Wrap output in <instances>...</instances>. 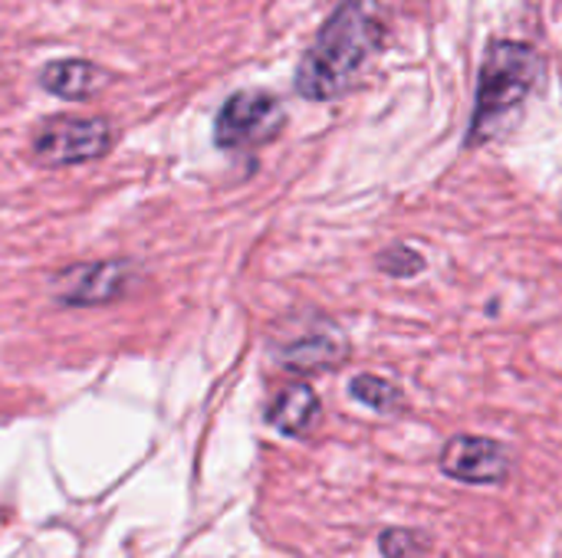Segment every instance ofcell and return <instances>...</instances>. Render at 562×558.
I'll return each mask as SVG.
<instances>
[{"instance_id": "cell-1", "label": "cell", "mask_w": 562, "mask_h": 558, "mask_svg": "<svg viewBox=\"0 0 562 558\" xmlns=\"http://www.w3.org/2000/svg\"><path fill=\"white\" fill-rule=\"evenodd\" d=\"M379 46L382 23L372 13L369 0H342L306 49L296 69V92L310 102L346 95L369 59L379 53Z\"/></svg>"}, {"instance_id": "cell-2", "label": "cell", "mask_w": 562, "mask_h": 558, "mask_svg": "<svg viewBox=\"0 0 562 558\" xmlns=\"http://www.w3.org/2000/svg\"><path fill=\"white\" fill-rule=\"evenodd\" d=\"M543 79V56L517 39H501L487 49L474 99V118H471V141H491L497 138L514 115L524 109L530 92Z\"/></svg>"}, {"instance_id": "cell-3", "label": "cell", "mask_w": 562, "mask_h": 558, "mask_svg": "<svg viewBox=\"0 0 562 558\" xmlns=\"http://www.w3.org/2000/svg\"><path fill=\"white\" fill-rule=\"evenodd\" d=\"M115 145V128L109 118H86V115H56L43 122L33 135V155L40 164L69 168L89 164L109 155Z\"/></svg>"}, {"instance_id": "cell-4", "label": "cell", "mask_w": 562, "mask_h": 558, "mask_svg": "<svg viewBox=\"0 0 562 558\" xmlns=\"http://www.w3.org/2000/svg\"><path fill=\"white\" fill-rule=\"evenodd\" d=\"M286 112L280 99L267 89H240L234 92L217 118H214V141L227 151H244L267 145L280 135Z\"/></svg>"}, {"instance_id": "cell-5", "label": "cell", "mask_w": 562, "mask_h": 558, "mask_svg": "<svg viewBox=\"0 0 562 558\" xmlns=\"http://www.w3.org/2000/svg\"><path fill=\"white\" fill-rule=\"evenodd\" d=\"M138 280V266L128 260H95V263H72L49 280L53 299L66 306H109Z\"/></svg>"}, {"instance_id": "cell-6", "label": "cell", "mask_w": 562, "mask_h": 558, "mask_svg": "<svg viewBox=\"0 0 562 558\" xmlns=\"http://www.w3.org/2000/svg\"><path fill=\"white\" fill-rule=\"evenodd\" d=\"M441 470L461 483H501L510 470V457L497 441L487 437H454L441 454Z\"/></svg>"}, {"instance_id": "cell-7", "label": "cell", "mask_w": 562, "mask_h": 558, "mask_svg": "<svg viewBox=\"0 0 562 558\" xmlns=\"http://www.w3.org/2000/svg\"><path fill=\"white\" fill-rule=\"evenodd\" d=\"M109 72L89 59H56L40 69V86L66 102H82L92 99L105 86Z\"/></svg>"}, {"instance_id": "cell-8", "label": "cell", "mask_w": 562, "mask_h": 558, "mask_svg": "<svg viewBox=\"0 0 562 558\" xmlns=\"http://www.w3.org/2000/svg\"><path fill=\"white\" fill-rule=\"evenodd\" d=\"M319 418V401L310 385H286L270 405V424L290 437L306 434Z\"/></svg>"}, {"instance_id": "cell-9", "label": "cell", "mask_w": 562, "mask_h": 558, "mask_svg": "<svg viewBox=\"0 0 562 558\" xmlns=\"http://www.w3.org/2000/svg\"><path fill=\"white\" fill-rule=\"evenodd\" d=\"M346 345L329 335V332H313V335H300L296 342H290L283 352H280V362L286 368H296V372H310V368H326V365H336L342 358Z\"/></svg>"}, {"instance_id": "cell-10", "label": "cell", "mask_w": 562, "mask_h": 558, "mask_svg": "<svg viewBox=\"0 0 562 558\" xmlns=\"http://www.w3.org/2000/svg\"><path fill=\"white\" fill-rule=\"evenodd\" d=\"M349 391H352L356 401H362L366 408L382 411V414H385V411H395V408L402 405V391H398L392 382L375 378V375H359V378H352Z\"/></svg>"}, {"instance_id": "cell-11", "label": "cell", "mask_w": 562, "mask_h": 558, "mask_svg": "<svg viewBox=\"0 0 562 558\" xmlns=\"http://www.w3.org/2000/svg\"><path fill=\"white\" fill-rule=\"evenodd\" d=\"M422 266H425V260L408 247H395V250L382 253V270L392 276H415V273H422Z\"/></svg>"}]
</instances>
